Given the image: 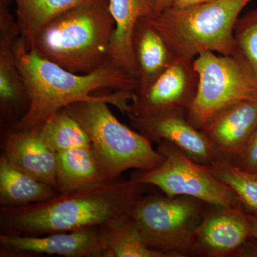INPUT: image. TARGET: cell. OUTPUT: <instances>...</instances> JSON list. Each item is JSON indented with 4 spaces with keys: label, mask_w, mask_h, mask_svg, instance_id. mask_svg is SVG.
Instances as JSON below:
<instances>
[{
    "label": "cell",
    "mask_w": 257,
    "mask_h": 257,
    "mask_svg": "<svg viewBox=\"0 0 257 257\" xmlns=\"http://www.w3.org/2000/svg\"><path fill=\"white\" fill-rule=\"evenodd\" d=\"M155 187L119 177L22 207L0 208V233L42 236L101 228L130 219Z\"/></svg>",
    "instance_id": "obj_1"
},
{
    "label": "cell",
    "mask_w": 257,
    "mask_h": 257,
    "mask_svg": "<svg viewBox=\"0 0 257 257\" xmlns=\"http://www.w3.org/2000/svg\"><path fill=\"white\" fill-rule=\"evenodd\" d=\"M209 205L196 198L170 197L153 190L139 201L130 221L149 248L167 257L187 256Z\"/></svg>",
    "instance_id": "obj_6"
},
{
    "label": "cell",
    "mask_w": 257,
    "mask_h": 257,
    "mask_svg": "<svg viewBox=\"0 0 257 257\" xmlns=\"http://www.w3.org/2000/svg\"><path fill=\"white\" fill-rule=\"evenodd\" d=\"M198 82L193 60L175 58L148 87L133 93L125 114L137 117L165 114L187 116L197 94Z\"/></svg>",
    "instance_id": "obj_9"
},
{
    "label": "cell",
    "mask_w": 257,
    "mask_h": 257,
    "mask_svg": "<svg viewBox=\"0 0 257 257\" xmlns=\"http://www.w3.org/2000/svg\"><path fill=\"white\" fill-rule=\"evenodd\" d=\"M230 162L240 170L257 173V126L241 152Z\"/></svg>",
    "instance_id": "obj_24"
},
{
    "label": "cell",
    "mask_w": 257,
    "mask_h": 257,
    "mask_svg": "<svg viewBox=\"0 0 257 257\" xmlns=\"http://www.w3.org/2000/svg\"><path fill=\"white\" fill-rule=\"evenodd\" d=\"M109 7L115 28L106 60L138 81L133 48L134 30L142 18L157 16V0H109Z\"/></svg>",
    "instance_id": "obj_14"
},
{
    "label": "cell",
    "mask_w": 257,
    "mask_h": 257,
    "mask_svg": "<svg viewBox=\"0 0 257 257\" xmlns=\"http://www.w3.org/2000/svg\"><path fill=\"white\" fill-rule=\"evenodd\" d=\"M132 96L133 93L117 91L63 108L87 133L104 181L118 178L128 170H152L165 160L146 137L122 124L108 106L125 113Z\"/></svg>",
    "instance_id": "obj_3"
},
{
    "label": "cell",
    "mask_w": 257,
    "mask_h": 257,
    "mask_svg": "<svg viewBox=\"0 0 257 257\" xmlns=\"http://www.w3.org/2000/svg\"><path fill=\"white\" fill-rule=\"evenodd\" d=\"M157 144V150L165 157L163 162L152 170H136L130 178L157 187L170 197L187 196L222 207L243 206L236 193L213 175L207 166L189 158L170 142Z\"/></svg>",
    "instance_id": "obj_8"
},
{
    "label": "cell",
    "mask_w": 257,
    "mask_h": 257,
    "mask_svg": "<svg viewBox=\"0 0 257 257\" xmlns=\"http://www.w3.org/2000/svg\"><path fill=\"white\" fill-rule=\"evenodd\" d=\"M44 143L55 153L92 145L87 133L64 109L57 113L40 128Z\"/></svg>",
    "instance_id": "obj_21"
},
{
    "label": "cell",
    "mask_w": 257,
    "mask_h": 257,
    "mask_svg": "<svg viewBox=\"0 0 257 257\" xmlns=\"http://www.w3.org/2000/svg\"><path fill=\"white\" fill-rule=\"evenodd\" d=\"M52 186L20 170L2 153L0 156V204L22 207L45 202L58 194Z\"/></svg>",
    "instance_id": "obj_18"
},
{
    "label": "cell",
    "mask_w": 257,
    "mask_h": 257,
    "mask_svg": "<svg viewBox=\"0 0 257 257\" xmlns=\"http://www.w3.org/2000/svg\"><path fill=\"white\" fill-rule=\"evenodd\" d=\"M157 13L159 15L163 12L164 10H167V8H170L172 5V0H157Z\"/></svg>",
    "instance_id": "obj_27"
},
{
    "label": "cell",
    "mask_w": 257,
    "mask_h": 257,
    "mask_svg": "<svg viewBox=\"0 0 257 257\" xmlns=\"http://www.w3.org/2000/svg\"><path fill=\"white\" fill-rule=\"evenodd\" d=\"M234 37L231 57L241 64L257 85V9L238 18Z\"/></svg>",
    "instance_id": "obj_23"
},
{
    "label": "cell",
    "mask_w": 257,
    "mask_h": 257,
    "mask_svg": "<svg viewBox=\"0 0 257 257\" xmlns=\"http://www.w3.org/2000/svg\"><path fill=\"white\" fill-rule=\"evenodd\" d=\"M3 152L10 163L57 190V155L44 143L39 130L3 127Z\"/></svg>",
    "instance_id": "obj_15"
},
{
    "label": "cell",
    "mask_w": 257,
    "mask_h": 257,
    "mask_svg": "<svg viewBox=\"0 0 257 257\" xmlns=\"http://www.w3.org/2000/svg\"><path fill=\"white\" fill-rule=\"evenodd\" d=\"M251 0H215L183 8L170 7L151 19L175 58L193 60L204 51L231 56L235 25Z\"/></svg>",
    "instance_id": "obj_5"
},
{
    "label": "cell",
    "mask_w": 257,
    "mask_h": 257,
    "mask_svg": "<svg viewBox=\"0 0 257 257\" xmlns=\"http://www.w3.org/2000/svg\"><path fill=\"white\" fill-rule=\"evenodd\" d=\"M250 224V234L251 237L257 239V212L248 211Z\"/></svg>",
    "instance_id": "obj_26"
},
{
    "label": "cell",
    "mask_w": 257,
    "mask_h": 257,
    "mask_svg": "<svg viewBox=\"0 0 257 257\" xmlns=\"http://www.w3.org/2000/svg\"><path fill=\"white\" fill-rule=\"evenodd\" d=\"M114 28L109 0H94L52 20L31 50L69 72L92 73L105 62Z\"/></svg>",
    "instance_id": "obj_4"
},
{
    "label": "cell",
    "mask_w": 257,
    "mask_h": 257,
    "mask_svg": "<svg viewBox=\"0 0 257 257\" xmlns=\"http://www.w3.org/2000/svg\"><path fill=\"white\" fill-rule=\"evenodd\" d=\"M253 238L248 210L239 207L210 205L191 241L189 255L199 257L244 256Z\"/></svg>",
    "instance_id": "obj_10"
},
{
    "label": "cell",
    "mask_w": 257,
    "mask_h": 257,
    "mask_svg": "<svg viewBox=\"0 0 257 257\" xmlns=\"http://www.w3.org/2000/svg\"><path fill=\"white\" fill-rule=\"evenodd\" d=\"M13 0H0V117L2 127L11 126L28 112L30 100L19 69L14 42L20 36L10 12Z\"/></svg>",
    "instance_id": "obj_11"
},
{
    "label": "cell",
    "mask_w": 257,
    "mask_h": 257,
    "mask_svg": "<svg viewBox=\"0 0 257 257\" xmlns=\"http://www.w3.org/2000/svg\"><path fill=\"white\" fill-rule=\"evenodd\" d=\"M133 48L139 74V85L135 91L148 87L175 59L151 19L142 18L136 24Z\"/></svg>",
    "instance_id": "obj_17"
},
{
    "label": "cell",
    "mask_w": 257,
    "mask_h": 257,
    "mask_svg": "<svg viewBox=\"0 0 257 257\" xmlns=\"http://www.w3.org/2000/svg\"><path fill=\"white\" fill-rule=\"evenodd\" d=\"M134 128L150 142H170L189 158L209 166L219 158L210 140L202 130L194 127L185 115L165 114L147 117L128 116Z\"/></svg>",
    "instance_id": "obj_13"
},
{
    "label": "cell",
    "mask_w": 257,
    "mask_h": 257,
    "mask_svg": "<svg viewBox=\"0 0 257 257\" xmlns=\"http://www.w3.org/2000/svg\"><path fill=\"white\" fill-rule=\"evenodd\" d=\"M20 36L30 50L48 24L69 10L94 0H14Z\"/></svg>",
    "instance_id": "obj_20"
},
{
    "label": "cell",
    "mask_w": 257,
    "mask_h": 257,
    "mask_svg": "<svg viewBox=\"0 0 257 257\" xmlns=\"http://www.w3.org/2000/svg\"><path fill=\"white\" fill-rule=\"evenodd\" d=\"M57 191L75 190L104 182L92 145L57 152Z\"/></svg>",
    "instance_id": "obj_19"
},
{
    "label": "cell",
    "mask_w": 257,
    "mask_h": 257,
    "mask_svg": "<svg viewBox=\"0 0 257 257\" xmlns=\"http://www.w3.org/2000/svg\"><path fill=\"white\" fill-rule=\"evenodd\" d=\"M199 77L197 94L186 118L199 130L226 109L245 101L257 100V85L231 56L204 51L193 60Z\"/></svg>",
    "instance_id": "obj_7"
},
{
    "label": "cell",
    "mask_w": 257,
    "mask_h": 257,
    "mask_svg": "<svg viewBox=\"0 0 257 257\" xmlns=\"http://www.w3.org/2000/svg\"><path fill=\"white\" fill-rule=\"evenodd\" d=\"M13 47L30 100L28 112L10 126L14 131L39 130L57 111L91 99L92 93L99 89L133 94L138 87L137 79L106 60L92 73L75 74L28 50L21 36L15 40Z\"/></svg>",
    "instance_id": "obj_2"
},
{
    "label": "cell",
    "mask_w": 257,
    "mask_h": 257,
    "mask_svg": "<svg viewBox=\"0 0 257 257\" xmlns=\"http://www.w3.org/2000/svg\"><path fill=\"white\" fill-rule=\"evenodd\" d=\"M0 256L42 253L65 257H110L99 228L56 232L42 236L0 234Z\"/></svg>",
    "instance_id": "obj_12"
},
{
    "label": "cell",
    "mask_w": 257,
    "mask_h": 257,
    "mask_svg": "<svg viewBox=\"0 0 257 257\" xmlns=\"http://www.w3.org/2000/svg\"><path fill=\"white\" fill-rule=\"evenodd\" d=\"M214 1L215 0H172L171 7L175 8H187V7L205 4V3Z\"/></svg>",
    "instance_id": "obj_25"
},
{
    "label": "cell",
    "mask_w": 257,
    "mask_h": 257,
    "mask_svg": "<svg viewBox=\"0 0 257 257\" xmlns=\"http://www.w3.org/2000/svg\"><path fill=\"white\" fill-rule=\"evenodd\" d=\"M256 126L257 100H251L226 109L202 131L219 156L231 161L241 152Z\"/></svg>",
    "instance_id": "obj_16"
},
{
    "label": "cell",
    "mask_w": 257,
    "mask_h": 257,
    "mask_svg": "<svg viewBox=\"0 0 257 257\" xmlns=\"http://www.w3.org/2000/svg\"><path fill=\"white\" fill-rule=\"evenodd\" d=\"M99 233L110 257H167L145 244L130 218L99 228Z\"/></svg>",
    "instance_id": "obj_22"
}]
</instances>
